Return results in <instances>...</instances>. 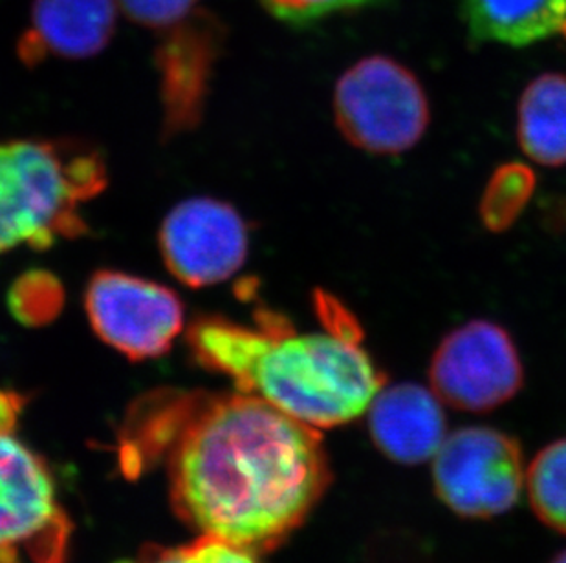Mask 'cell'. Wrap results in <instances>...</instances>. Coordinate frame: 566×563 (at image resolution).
I'll return each instance as SVG.
<instances>
[{
	"instance_id": "8",
	"label": "cell",
	"mask_w": 566,
	"mask_h": 563,
	"mask_svg": "<svg viewBox=\"0 0 566 563\" xmlns=\"http://www.w3.org/2000/svg\"><path fill=\"white\" fill-rule=\"evenodd\" d=\"M85 311L96 336L130 361L166 355L184 328V304L177 293L111 269L92 275Z\"/></svg>"
},
{
	"instance_id": "18",
	"label": "cell",
	"mask_w": 566,
	"mask_h": 563,
	"mask_svg": "<svg viewBox=\"0 0 566 563\" xmlns=\"http://www.w3.org/2000/svg\"><path fill=\"white\" fill-rule=\"evenodd\" d=\"M384 0H261L262 8L289 26H311L342 11L359 10Z\"/></svg>"
},
{
	"instance_id": "13",
	"label": "cell",
	"mask_w": 566,
	"mask_h": 563,
	"mask_svg": "<svg viewBox=\"0 0 566 563\" xmlns=\"http://www.w3.org/2000/svg\"><path fill=\"white\" fill-rule=\"evenodd\" d=\"M517 139L530 160L566 166V75L535 77L518 99Z\"/></svg>"
},
{
	"instance_id": "4",
	"label": "cell",
	"mask_w": 566,
	"mask_h": 563,
	"mask_svg": "<svg viewBox=\"0 0 566 563\" xmlns=\"http://www.w3.org/2000/svg\"><path fill=\"white\" fill-rule=\"evenodd\" d=\"M24 404L0 390V563H64L72 523L49 468L17 436Z\"/></svg>"
},
{
	"instance_id": "12",
	"label": "cell",
	"mask_w": 566,
	"mask_h": 563,
	"mask_svg": "<svg viewBox=\"0 0 566 563\" xmlns=\"http://www.w3.org/2000/svg\"><path fill=\"white\" fill-rule=\"evenodd\" d=\"M462 17L475 43L523 49L566 38V0H462Z\"/></svg>"
},
{
	"instance_id": "19",
	"label": "cell",
	"mask_w": 566,
	"mask_h": 563,
	"mask_svg": "<svg viewBox=\"0 0 566 563\" xmlns=\"http://www.w3.org/2000/svg\"><path fill=\"white\" fill-rule=\"evenodd\" d=\"M551 563H566V551L557 554L556 559L552 560Z\"/></svg>"
},
{
	"instance_id": "14",
	"label": "cell",
	"mask_w": 566,
	"mask_h": 563,
	"mask_svg": "<svg viewBox=\"0 0 566 563\" xmlns=\"http://www.w3.org/2000/svg\"><path fill=\"white\" fill-rule=\"evenodd\" d=\"M537 176L526 163L507 161L493 170L482 192L479 214L490 233H504L521 219L534 196Z\"/></svg>"
},
{
	"instance_id": "5",
	"label": "cell",
	"mask_w": 566,
	"mask_h": 563,
	"mask_svg": "<svg viewBox=\"0 0 566 563\" xmlns=\"http://www.w3.org/2000/svg\"><path fill=\"white\" fill-rule=\"evenodd\" d=\"M334 116L348 144L376 156L411 150L431 121L422 83L385 55L361 59L339 77Z\"/></svg>"
},
{
	"instance_id": "9",
	"label": "cell",
	"mask_w": 566,
	"mask_h": 563,
	"mask_svg": "<svg viewBox=\"0 0 566 563\" xmlns=\"http://www.w3.org/2000/svg\"><path fill=\"white\" fill-rule=\"evenodd\" d=\"M161 261L184 286H214L241 272L250 249L247 220L230 203L191 198L161 222Z\"/></svg>"
},
{
	"instance_id": "11",
	"label": "cell",
	"mask_w": 566,
	"mask_h": 563,
	"mask_svg": "<svg viewBox=\"0 0 566 563\" xmlns=\"http://www.w3.org/2000/svg\"><path fill=\"white\" fill-rule=\"evenodd\" d=\"M367 412L376 447L401 465L433 459L448 436L442 401L420 384H385Z\"/></svg>"
},
{
	"instance_id": "17",
	"label": "cell",
	"mask_w": 566,
	"mask_h": 563,
	"mask_svg": "<svg viewBox=\"0 0 566 563\" xmlns=\"http://www.w3.org/2000/svg\"><path fill=\"white\" fill-rule=\"evenodd\" d=\"M255 554L235 543L202 534L188 545L150 549L138 559L122 563H259Z\"/></svg>"
},
{
	"instance_id": "15",
	"label": "cell",
	"mask_w": 566,
	"mask_h": 563,
	"mask_svg": "<svg viewBox=\"0 0 566 563\" xmlns=\"http://www.w3.org/2000/svg\"><path fill=\"white\" fill-rule=\"evenodd\" d=\"M526 490L537 518L566 534V437L551 443L530 463Z\"/></svg>"
},
{
	"instance_id": "6",
	"label": "cell",
	"mask_w": 566,
	"mask_h": 563,
	"mask_svg": "<svg viewBox=\"0 0 566 563\" xmlns=\"http://www.w3.org/2000/svg\"><path fill=\"white\" fill-rule=\"evenodd\" d=\"M439 500L454 514L488 520L506 514L526 487L517 439L492 426H465L448 434L433 457Z\"/></svg>"
},
{
	"instance_id": "3",
	"label": "cell",
	"mask_w": 566,
	"mask_h": 563,
	"mask_svg": "<svg viewBox=\"0 0 566 563\" xmlns=\"http://www.w3.org/2000/svg\"><path fill=\"white\" fill-rule=\"evenodd\" d=\"M107 181L102 152L77 139L0 141V255L83 236L81 209Z\"/></svg>"
},
{
	"instance_id": "10",
	"label": "cell",
	"mask_w": 566,
	"mask_h": 563,
	"mask_svg": "<svg viewBox=\"0 0 566 563\" xmlns=\"http://www.w3.org/2000/svg\"><path fill=\"white\" fill-rule=\"evenodd\" d=\"M116 19L118 0H33L17 55L28 68L52 59L94 57L111 43Z\"/></svg>"
},
{
	"instance_id": "16",
	"label": "cell",
	"mask_w": 566,
	"mask_h": 563,
	"mask_svg": "<svg viewBox=\"0 0 566 563\" xmlns=\"http://www.w3.org/2000/svg\"><path fill=\"white\" fill-rule=\"evenodd\" d=\"M64 293L60 280L49 273H27L11 286V314L22 325L41 326L54 320L63 308Z\"/></svg>"
},
{
	"instance_id": "1",
	"label": "cell",
	"mask_w": 566,
	"mask_h": 563,
	"mask_svg": "<svg viewBox=\"0 0 566 563\" xmlns=\"http://www.w3.org/2000/svg\"><path fill=\"white\" fill-rule=\"evenodd\" d=\"M171 454L178 514L195 529L261 553L306 520L331 484L319 431L253 395L177 397Z\"/></svg>"
},
{
	"instance_id": "2",
	"label": "cell",
	"mask_w": 566,
	"mask_h": 563,
	"mask_svg": "<svg viewBox=\"0 0 566 563\" xmlns=\"http://www.w3.org/2000/svg\"><path fill=\"white\" fill-rule=\"evenodd\" d=\"M321 331L300 333L286 315L256 308L252 325L220 315L192 320L188 344L200 367L290 417L332 428L369 410L385 375L364 348V330L334 295L317 291Z\"/></svg>"
},
{
	"instance_id": "7",
	"label": "cell",
	"mask_w": 566,
	"mask_h": 563,
	"mask_svg": "<svg viewBox=\"0 0 566 563\" xmlns=\"http://www.w3.org/2000/svg\"><path fill=\"white\" fill-rule=\"evenodd\" d=\"M431 390L462 412H490L523 389V361L503 326L471 320L449 331L429 364Z\"/></svg>"
}]
</instances>
